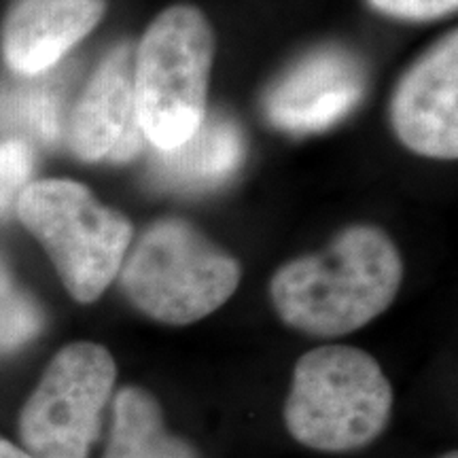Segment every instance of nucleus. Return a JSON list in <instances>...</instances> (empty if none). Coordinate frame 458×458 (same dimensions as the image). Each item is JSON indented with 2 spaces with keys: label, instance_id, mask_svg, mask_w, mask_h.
<instances>
[{
  "label": "nucleus",
  "instance_id": "f257e3e1",
  "mask_svg": "<svg viewBox=\"0 0 458 458\" xmlns=\"http://www.w3.org/2000/svg\"><path fill=\"white\" fill-rule=\"evenodd\" d=\"M403 263L382 229L352 225L318 255L289 261L274 274L278 317L308 335L352 334L380 317L397 295Z\"/></svg>",
  "mask_w": 458,
  "mask_h": 458
},
{
  "label": "nucleus",
  "instance_id": "f03ea898",
  "mask_svg": "<svg viewBox=\"0 0 458 458\" xmlns=\"http://www.w3.org/2000/svg\"><path fill=\"white\" fill-rule=\"evenodd\" d=\"M393 388L377 360L352 346H320L297 360L284 422L320 452L363 448L385 431Z\"/></svg>",
  "mask_w": 458,
  "mask_h": 458
},
{
  "label": "nucleus",
  "instance_id": "7ed1b4c3",
  "mask_svg": "<svg viewBox=\"0 0 458 458\" xmlns=\"http://www.w3.org/2000/svg\"><path fill=\"white\" fill-rule=\"evenodd\" d=\"M215 32L198 7L162 11L134 49V91L145 140L156 151L185 142L206 117Z\"/></svg>",
  "mask_w": 458,
  "mask_h": 458
},
{
  "label": "nucleus",
  "instance_id": "20e7f679",
  "mask_svg": "<svg viewBox=\"0 0 458 458\" xmlns=\"http://www.w3.org/2000/svg\"><path fill=\"white\" fill-rule=\"evenodd\" d=\"M240 263L185 219L151 223L125 255L119 278L128 300L165 325L202 320L238 289Z\"/></svg>",
  "mask_w": 458,
  "mask_h": 458
},
{
  "label": "nucleus",
  "instance_id": "39448f33",
  "mask_svg": "<svg viewBox=\"0 0 458 458\" xmlns=\"http://www.w3.org/2000/svg\"><path fill=\"white\" fill-rule=\"evenodd\" d=\"M15 206L20 221L47 250L72 300H98L122 270L134 238L128 216L68 179L28 182Z\"/></svg>",
  "mask_w": 458,
  "mask_h": 458
},
{
  "label": "nucleus",
  "instance_id": "423d86ee",
  "mask_svg": "<svg viewBox=\"0 0 458 458\" xmlns=\"http://www.w3.org/2000/svg\"><path fill=\"white\" fill-rule=\"evenodd\" d=\"M117 368L100 344L77 342L47 365L20 416V435L32 458H88L100 431Z\"/></svg>",
  "mask_w": 458,
  "mask_h": 458
},
{
  "label": "nucleus",
  "instance_id": "0eeeda50",
  "mask_svg": "<svg viewBox=\"0 0 458 458\" xmlns=\"http://www.w3.org/2000/svg\"><path fill=\"white\" fill-rule=\"evenodd\" d=\"M368 89L363 60L344 47H320L286 68L263 98L274 128L314 134L352 113Z\"/></svg>",
  "mask_w": 458,
  "mask_h": 458
},
{
  "label": "nucleus",
  "instance_id": "6e6552de",
  "mask_svg": "<svg viewBox=\"0 0 458 458\" xmlns=\"http://www.w3.org/2000/svg\"><path fill=\"white\" fill-rule=\"evenodd\" d=\"M134 91V49L130 43L100 62L68 125V145L83 162L123 164L145 147Z\"/></svg>",
  "mask_w": 458,
  "mask_h": 458
},
{
  "label": "nucleus",
  "instance_id": "1a4fd4ad",
  "mask_svg": "<svg viewBox=\"0 0 458 458\" xmlns=\"http://www.w3.org/2000/svg\"><path fill=\"white\" fill-rule=\"evenodd\" d=\"M458 34H445L403 74L391 102L399 140L418 156H458Z\"/></svg>",
  "mask_w": 458,
  "mask_h": 458
},
{
  "label": "nucleus",
  "instance_id": "9d476101",
  "mask_svg": "<svg viewBox=\"0 0 458 458\" xmlns=\"http://www.w3.org/2000/svg\"><path fill=\"white\" fill-rule=\"evenodd\" d=\"M105 0H17L0 32L11 71L34 77L49 71L100 24Z\"/></svg>",
  "mask_w": 458,
  "mask_h": 458
},
{
  "label": "nucleus",
  "instance_id": "9b49d317",
  "mask_svg": "<svg viewBox=\"0 0 458 458\" xmlns=\"http://www.w3.org/2000/svg\"><path fill=\"white\" fill-rule=\"evenodd\" d=\"M244 157L246 139L236 119L225 113H206L182 145L156 153L151 172L165 189L199 193L227 182Z\"/></svg>",
  "mask_w": 458,
  "mask_h": 458
},
{
  "label": "nucleus",
  "instance_id": "f8f14e48",
  "mask_svg": "<svg viewBox=\"0 0 458 458\" xmlns=\"http://www.w3.org/2000/svg\"><path fill=\"white\" fill-rule=\"evenodd\" d=\"M105 458H198L196 450L165 431L157 401L125 386L114 399V422Z\"/></svg>",
  "mask_w": 458,
  "mask_h": 458
},
{
  "label": "nucleus",
  "instance_id": "ddd939ff",
  "mask_svg": "<svg viewBox=\"0 0 458 458\" xmlns=\"http://www.w3.org/2000/svg\"><path fill=\"white\" fill-rule=\"evenodd\" d=\"M41 329V308L15 283L9 267L0 259V352L24 346Z\"/></svg>",
  "mask_w": 458,
  "mask_h": 458
},
{
  "label": "nucleus",
  "instance_id": "4468645a",
  "mask_svg": "<svg viewBox=\"0 0 458 458\" xmlns=\"http://www.w3.org/2000/svg\"><path fill=\"white\" fill-rule=\"evenodd\" d=\"M32 165L34 156L28 142L20 139L0 140V216L17 204V198L30 181Z\"/></svg>",
  "mask_w": 458,
  "mask_h": 458
},
{
  "label": "nucleus",
  "instance_id": "2eb2a0df",
  "mask_svg": "<svg viewBox=\"0 0 458 458\" xmlns=\"http://www.w3.org/2000/svg\"><path fill=\"white\" fill-rule=\"evenodd\" d=\"M13 96V106L7 108V117L13 119L15 123L24 125L28 131H32L41 140H54L57 130H60L54 98H49L43 91H26V94Z\"/></svg>",
  "mask_w": 458,
  "mask_h": 458
},
{
  "label": "nucleus",
  "instance_id": "dca6fc26",
  "mask_svg": "<svg viewBox=\"0 0 458 458\" xmlns=\"http://www.w3.org/2000/svg\"><path fill=\"white\" fill-rule=\"evenodd\" d=\"M368 3L385 15L427 21L452 13L456 9L458 0H368Z\"/></svg>",
  "mask_w": 458,
  "mask_h": 458
},
{
  "label": "nucleus",
  "instance_id": "f3484780",
  "mask_svg": "<svg viewBox=\"0 0 458 458\" xmlns=\"http://www.w3.org/2000/svg\"><path fill=\"white\" fill-rule=\"evenodd\" d=\"M0 458H32V456L28 454L26 450L17 448V445L7 442V439L0 437Z\"/></svg>",
  "mask_w": 458,
  "mask_h": 458
},
{
  "label": "nucleus",
  "instance_id": "a211bd4d",
  "mask_svg": "<svg viewBox=\"0 0 458 458\" xmlns=\"http://www.w3.org/2000/svg\"><path fill=\"white\" fill-rule=\"evenodd\" d=\"M444 458H458V456H456V452H450V454H445Z\"/></svg>",
  "mask_w": 458,
  "mask_h": 458
}]
</instances>
